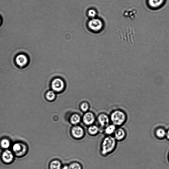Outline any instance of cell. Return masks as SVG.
Segmentation results:
<instances>
[{
    "label": "cell",
    "mask_w": 169,
    "mask_h": 169,
    "mask_svg": "<svg viewBox=\"0 0 169 169\" xmlns=\"http://www.w3.org/2000/svg\"><path fill=\"white\" fill-rule=\"evenodd\" d=\"M118 142L113 136H105L100 144L101 155L106 157L113 153L117 148Z\"/></svg>",
    "instance_id": "1"
},
{
    "label": "cell",
    "mask_w": 169,
    "mask_h": 169,
    "mask_svg": "<svg viewBox=\"0 0 169 169\" xmlns=\"http://www.w3.org/2000/svg\"><path fill=\"white\" fill-rule=\"evenodd\" d=\"M111 123L115 125L117 127H122L127 121V114L124 110L120 109L113 110L110 115Z\"/></svg>",
    "instance_id": "2"
},
{
    "label": "cell",
    "mask_w": 169,
    "mask_h": 169,
    "mask_svg": "<svg viewBox=\"0 0 169 169\" xmlns=\"http://www.w3.org/2000/svg\"><path fill=\"white\" fill-rule=\"evenodd\" d=\"M65 83L64 81L59 78L54 79L51 83L52 90L56 93H60L64 91L65 88Z\"/></svg>",
    "instance_id": "3"
},
{
    "label": "cell",
    "mask_w": 169,
    "mask_h": 169,
    "mask_svg": "<svg viewBox=\"0 0 169 169\" xmlns=\"http://www.w3.org/2000/svg\"><path fill=\"white\" fill-rule=\"evenodd\" d=\"M118 142H122L125 141L127 136V132L122 127H117L113 136Z\"/></svg>",
    "instance_id": "4"
},
{
    "label": "cell",
    "mask_w": 169,
    "mask_h": 169,
    "mask_svg": "<svg viewBox=\"0 0 169 169\" xmlns=\"http://www.w3.org/2000/svg\"><path fill=\"white\" fill-rule=\"evenodd\" d=\"M71 134L75 139L79 140L84 136V132L83 129L78 125H74L71 129Z\"/></svg>",
    "instance_id": "5"
},
{
    "label": "cell",
    "mask_w": 169,
    "mask_h": 169,
    "mask_svg": "<svg viewBox=\"0 0 169 169\" xmlns=\"http://www.w3.org/2000/svg\"><path fill=\"white\" fill-rule=\"evenodd\" d=\"M97 120L100 127L104 129L111 123L110 115L105 113L100 114L98 115Z\"/></svg>",
    "instance_id": "6"
},
{
    "label": "cell",
    "mask_w": 169,
    "mask_h": 169,
    "mask_svg": "<svg viewBox=\"0 0 169 169\" xmlns=\"http://www.w3.org/2000/svg\"><path fill=\"white\" fill-rule=\"evenodd\" d=\"M15 61L17 66L22 68L27 65L28 62V59L25 54L20 53L16 56Z\"/></svg>",
    "instance_id": "7"
},
{
    "label": "cell",
    "mask_w": 169,
    "mask_h": 169,
    "mask_svg": "<svg viewBox=\"0 0 169 169\" xmlns=\"http://www.w3.org/2000/svg\"><path fill=\"white\" fill-rule=\"evenodd\" d=\"M89 28L94 31H98L103 26L102 21L98 19L93 18L88 23Z\"/></svg>",
    "instance_id": "8"
},
{
    "label": "cell",
    "mask_w": 169,
    "mask_h": 169,
    "mask_svg": "<svg viewBox=\"0 0 169 169\" xmlns=\"http://www.w3.org/2000/svg\"><path fill=\"white\" fill-rule=\"evenodd\" d=\"M82 120L84 124L90 126L94 123L95 118V115L93 113L88 111L84 115Z\"/></svg>",
    "instance_id": "9"
},
{
    "label": "cell",
    "mask_w": 169,
    "mask_h": 169,
    "mask_svg": "<svg viewBox=\"0 0 169 169\" xmlns=\"http://www.w3.org/2000/svg\"><path fill=\"white\" fill-rule=\"evenodd\" d=\"M166 130L161 126L156 128L154 132L155 137L159 140H162L166 138Z\"/></svg>",
    "instance_id": "10"
},
{
    "label": "cell",
    "mask_w": 169,
    "mask_h": 169,
    "mask_svg": "<svg viewBox=\"0 0 169 169\" xmlns=\"http://www.w3.org/2000/svg\"><path fill=\"white\" fill-rule=\"evenodd\" d=\"M117 128L116 126L110 123L104 129V134L105 136H113Z\"/></svg>",
    "instance_id": "11"
},
{
    "label": "cell",
    "mask_w": 169,
    "mask_h": 169,
    "mask_svg": "<svg viewBox=\"0 0 169 169\" xmlns=\"http://www.w3.org/2000/svg\"><path fill=\"white\" fill-rule=\"evenodd\" d=\"M2 158L5 162L9 163L13 160V155L10 151L7 150L3 152L2 155Z\"/></svg>",
    "instance_id": "12"
},
{
    "label": "cell",
    "mask_w": 169,
    "mask_h": 169,
    "mask_svg": "<svg viewBox=\"0 0 169 169\" xmlns=\"http://www.w3.org/2000/svg\"><path fill=\"white\" fill-rule=\"evenodd\" d=\"M13 151L16 155H19L22 154L25 151L26 148L21 143H17L15 144L13 147Z\"/></svg>",
    "instance_id": "13"
},
{
    "label": "cell",
    "mask_w": 169,
    "mask_h": 169,
    "mask_svg": "<svg viewBox=\"0 0 169 169\" xmlns=\"http://www.w3.org/2000/svg\"><path fill=\"white\" fill-rule=\"evenodd\" d=\"M70 123L74 125H77L81 121V118L79 114L74 113L71 115L69 118Z\"/></svg>",
    "instance_id": "14"
},
{
    "label": "cell",
    "mask_w": 169,
    "mask_h": 169,
    "mask_svg": "<svg viewBox=\"0 0 169 169\" xmlns=\"http://www.w3.org/2000/svg\"><path fill=\"white\" fill-rule=\"evenodd\" d=\"M62 166L61 161L58 160H55L50 162L49 168V169H62Z\"/></svg>",
    "instance_id": "15"
},
{
    "label": "cell",
    "mask_w": 169,
    "mask_h": 169,
    "mask_svg": "<svg viewBox=\"0 0 169 169\" xmlns=\"http://www.w3.org/2000/svg\"><path fill=\"white\" fill-rule=\"evenodd\" d=\"M100 131V129L97 126L92 125L89 126L88 132L90 135L95 136L97 135Z\"/></svg>",
    "instance_id": "16"
},
{
    "label": "cell",
    "mask_w": 169,
    "mask_h": 169,
    "mask_svg": "<svg viewBox=\"0 0 169 169\" xmlns=\"http://www.w3.org/2000/svg\"><path fill=\"white\" fill-rule=\"evenodd\" d=\"M164 0H149V3L152 8H157L163 3Z\"/></svg>",
    "instance_id": "17"
},
{
    "label": "cell",
    "mask_w": 169,
    "mask_h": 169,
    "mask_svg": "<svg viewBox=\"0 0 169 169\" xmlns=\"http://www.w3.org/2000/svg\"><path fill=\"white\" fill-rule=\"evenodd\" d=\"M56 93L52 90L48 91L45 95V98L49 101H53L56 98Z\"/></svg>",
    "instance_id": "18"
},
{
    "label": "cell",
    "mask_w": 169,
    "mask_h": 169,
    "mask_svg": "<svg viewBox=\"0 0 169 169\" xmlns=\"http://www.w3.org/2000/svg\"><path fill=\"white\" fill-rule=\"evenodd\" d=\"M69 166V169H83L81 165L76 162L71 163Z\"/></svg>",
    "instance_id": "19"
},
{
    "label": "cell",
    "mask_w": 169,
    "mask_h": 169,
    "mask_svg": "<svg viewBox=\"0 0 169 169\" xmlns=\"http://www.w3.org/2000/svg\"><path fill=\"white\" fill-rule=\"evenodd\" d=\"M2 147L4 149H8L10 146V142L9 140L6 139L2 140L1 143Z\"/></svg>",
    "instance_id": "20"
},
{
    "label": "cell",
    "mask_w": 169,
    "mask_h": 169,
    "mask_svg": "<svg viewBox=\"0 0 169 169\" xmlns=\"http://www.w3.org/2000/svg\"><path fill=\"white\" fill-rule=\"evenodd\" d=\"M80 108L82 111L86 113L89 110V105L87 102H83L80 105Z\"/></svg>",
    "instance_id": "21"
},
{
    "label": "cell",
    "mask_w": 169,
    "mask_h": 169,
    "mask_svg": "<svg viewBox=\"0 0 169 169\" xmlns=\"http://www.w3.org/2000/svg\"><path fill=\"white\" fill-rule=\"evenodd\" d=\"M96 14V12L94 9H90L88 12V16L92 18H94Z\"/></svg>",
    "instance_id": "22"
},
{
    "label": "cell",
    "mask_w": 169,
    "mask_h": 169,
    "mask_svg": "<svg viewBox=\"0 0 169 169\" xmlns=\"http://www.w3.org/2000/svg\"><path fill=\"white\" fill-rule=\"evenodd\" d=\"M166 138L169 141V129L166 130Z\"/></svg>",
    "instance_id": "23"
},
{
    "label": "cell",
    "mask_w": 169,
    "mask_h": 169,
    "mask_svg": "<svg viewBox=\"0 0 169 169\" xmlns=\"http://www.w3.org/2000/svg\"><path fill=\"white\" fill-rule=\"evenodd\" d=\"M62 169H69V166L68 165H65L62 166Z\"/></svg>",
    "instance_id": "24"
},
{
    "label": "cell",
    "mask_w": 169,
    "mask_h": 169,
    "mask_svg": "<svg viewBox=\"0 0 169 169\" xmlns=\"http://www.w3.org/2000/svg\"><path fill=\"white\" fill-rule=\"evenodd\" d=\"M168 161H169V154H168Z\"/></svg>",
    "instance_id": "25"
},
{
    "label": "cell",
    "mask_w": 169,
    "mask_h": 169,
    "mask_svg": "<svg viewBox=\"0 0 169 169\" xmlns=\"http://www.w3.org/2000/svg\"><path fill=\"white\" fill-rule=\"evenodd\" d=\"M1 18H0V23H1Z\"/></svg>",
    "instance_id": "26"
}]
</instances>
